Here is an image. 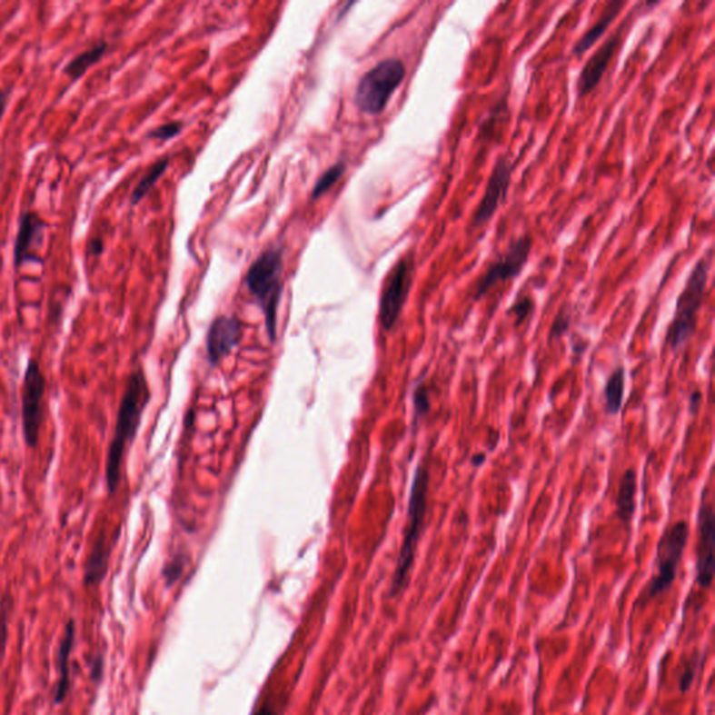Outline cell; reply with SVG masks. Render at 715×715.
<instances>
[{
    "label": "cell",
    "instance_id": "obj_1",
    "mask_svg": "<svg viewBox=\"0 0 715 715\" xmlns=\"http://www.w3.org/2000/svg\"><path fill=\"white\" fill-rule=\"evenodd\" d=\"M152 400V392L148 386L147 378L142 366L134 369L130 373L126 389L119 404L116 415L115 432L109 443L108 456H106L105 481L109 496L115 495L121 485L122 462L127 446L136 438L143 413L145 407Z\"/></svg>",
    "mask_w": 715,
    "mask_h": 715
},
{
    "label": "cell",
    "instance_id": "obj_2",
    "mask_svg": "<svg viewBox=\"0 0 715 715\" xmlns=\"http://www.w3.org/2000/svg\"><path fill=\"white\" fill-rule=\"evenodd\" d=\"M429 468L425 462H420L413 474L408 501V522L404 532L402 550L397 559L396 571L392 577V594H400L405 589L412 568L418 542L425 527L428 511Z\"/></svg>",
    "mask_w": 715,
    "mask_h": 715
},
{
    "label": "cell",
    "instance_id": "obj_3",
    "mask_svg": "<svg viewBox=\"0 0 715 715\" xmlns=\"http://www.w3.org/2000/svg\"><path fill=\"white\" fill-rule=\"evenodd\" d=\"M710 267H711V254L699 260L678 298L672 323L668 327L667 338H665V342L673 351H680L694 334L699 311L703 305L704 293H706Z\"/></svg>",
    "mask_w": 715,
    "mask_h": 715
},
{
    "label": "cell",
    "instance_id": "obj_4",
    "mask_svg": "<svg viewBox=\"0 0 715 715\" xmlns=\"http://www.w3.org/2000/svg\"><path fill=\"white\" fill-rule=\"evenodd\" d=\"M283 256L280 249H269L260 254L249 269L246 285L254 301L259 303L264 317L270 340H277V312L280 303Z\"/></svg>",
    "mask_w": 715,
    "mask_h": 715
},
{
    "label": "cell",
    "instance_id": "obj_5",
    "mask_svg": "<svg viewBox=\"0 0 715 715\" xmlns=\"http://www.w3.org/2000/svg\"><path fill=\"white\" fill-rule=\"evenodd\" d=\"M689 532L690 531L686 521L675 522L665 530L658 541L654 574L640 595V604H646L649 601L660 597L673 586L688 545Z\"/></svg>",
    "mask_w": 715,
    "mask_h": 715
},
{
    "label": "cell",
    "instance_id": "obj_6",
    "mask_svg": "<svg viewBox=\"0 0 715 715\" xmlns=\"http://www.w3.org/2000/svg\"><path fill=\"white\" fill-rule=\"evenodd\" d=\"M405 77V66L400 59L392 58L376 65L358 83L355 104L369 115H378L386 108L390 97Z\"/></svg>",
    "mask_w": 715,
    "mask_h": 715
},
{
    "label": "cell",
    "instance_id": "obj_7",
    "mask_svg": "<svg viewBox=\"0 0 715 715\" xmlns=\"http://www.w3.org/2000/svg\"><path fill=\"white\" fill-rule=\"evenodd\" d=\"M46 390L45 374L35 358H30L22 386V425L25 444L35 449L40 442L44 423V394Z\"/></svg>",
    "mask_w": 715,
    "mask_h": 715
},
{
    "label": "cell",
    "instance_id": "obj_8",
    "mask_svg": "<svg viewBox=\"0 0 715 715\" xmlns=\"http://www.w3.org/2000/svg\"><path fill=\"white\" fill-rule=\"evenodd\" d=\"M531 249V236L522 235L517 238L509 246V249L488 267L485 274L478 280L474 293L475 301L485 296L489 291L501 284V283H506V281L516 278L522 272L527 262H529Z\"/></svg>",
    "mask_w": 715,
    "mask_h": 715
},
{
    "label": "cell",
    "instance_id": "obj_9",
    "mask_svg": "<svg viewBox=\"0 0 715 715\" xmlns=\"http://www.w3.org/2000/svg\"><path fill=\"white\" fill-rule=\"evenodd\" d=\"M411 284H412V260L405 257L392 267L384 283L381 309H379V320L384 332H390L396 326L410 293Z\"/></svg>",
    "mask_w": 715,
    "mask_h": 715
},
{
    "label": "cell",
    "instance_id": "obj_10",
    "mask_svg": "<svg viewBox=\"0 0 715 715\" xmlns=\"http://www.w3.org/2000/svg\"><path fill=\"white\" fill-rule=\"evenodd\" d=\"M511 175H513V165L511 161L507 160V157L499 158L498 163L493 166L492 174L489 176L485 194L472 215V230L483 227L495 215L499 205L506 200L511 184Z\"/></svg>",
    "mask_w": 715,
    "mask_h": 715
},
{
    "label": "cell",
    "instance_id": "obj_11",
    "mask_svg": "<svg viewBox=\"0 0 715 715\" xmlns=\"http://www.w3.org/2000/svg\"><path fill=\"white\" fill-rule=\"evenodd\" d=\"M698 581L701 589H709L714 577L715 517L712 503L703 493L698 516Z\"/></svg>",
    "mask_w": 715,
    "mask_h": 715
},
{
    "label": "cell",
    "instance_id": "obj_12",
    "mask_svg": "<svg viewBox=\"0 0 715 715\" xmlns=\"http://www.w3.org/2000/svg\"><path fill=\"white\" fill-rule=\"evenodd\" d=\"M242 323L236 317L218 316L207 333V356L210 365L215 366L227 358L241 343Z\"/></svg>",
    "mask_w": 715,
    "mask_h": 715
},
{
    "label": "cell",
    "instance_id": "obj_13",
    "mask_svg": "<svg viewBox=\"0 0 715 715\" xmlns=\"http://www.w3.org/2000/svg\"><path fill=\"white\" fill-rule=\"evenodd\" d=\"M622 40V28H619L618 33L613 34L605 41L604 45L601 46L591 58L589 59L581 73H580L579 82H577V93L579 97H586L591 91L600 84L604 73L607 72L613 55L618 49L619 44Z\"/></svg>",
    "mask_w": 715,
    "mask_h": 715
},
{
    "label": "cell",
    "instance_id": "obj_14",
    "mask_svg": "<svg viewBox=\"0 0 715 715\" xmlns=\"http://www.w3.org/2000/svg\"><path fill=\"white\" fill-rule=\"evenodd\" d=\"M46 223L41 220L40 215L33 212H25L18 223L17 236L15 243V269L25 263H44L41 257L33 253L34 246L43 243V231Z\"/></svg>",
    "mask_w": 715,
    "mask_h": 715
},
{
    "label": "cell",
    "instance_id": "obj_15",
    "mask_svg": "<svg viewBox=\"0 0 715 715\" xmlns=\"http://www.w3.org/2000/svg\"><path fill=\"white\" fill-rule=\"evenodd\" d=\"M114 541H109L106 532H98L97 538L94 540L93 547L88 555L87 564H85L84 584L87 587H95L103 581L108 571L109 558H111Z\"/></svg>",
    "mask_w": 715,
    "mask_h": 715
},
{
    "label": "cell",
    "instance_id": "obj_16",
    "mask_svg": "<svg viewBox=\"0 0 715 715\" xmlns=\"http://www.w3.org/2000/svg\"><path fill=\"white\" fill-rule=\"evenodd\" d=\"M74 643V622L70 621L66 625L64 639L58 650L59 680L55 691V703H62L66 699L70 688V654Z\"/></svg>",
    "mask_w": 715,
    "mask_h": 715
},
{
    "label": "cell",
    "instance_id": "obj_17",
    "mask_svg": "<svg viewBox=\"0 0 715 715\" xmlns=\"http://www.w3.org/2000/svg\"><path fill=\"white\" fill-rule=\"evenodd\" d=\"M623 6H625V2H611V4H608L602 15L594 23V25L590 27L586 34L580 38L579 43L574 45L573 54L577 55V56L586 54L600 40L601 36L607 33L611 23L615 20L616 15H619Z\"/></svg>",
    "mask_w": 715,
    "mask_h": 715
},
{
    "label": "cell",
    "instance_id": "obj_18",
    "mask_svg": "<svg viewBox=\"0 0 715 715\" xmlns=\"http://www.w3.org/2000/svg\"><path fill=\"white\" fill-rule=\"evenodd\" d=\"M637 475L634 470H628L619 482L616 496V516L623 524H629L636 511Z\"/></svg>",
    "mask_w": 715,
    "mask_h": 715
},
{
    "label": "cell",
    "instance_id": "obj_19",
    "mask_svg": "<svg viewBox=\"0 0 715 715\" xmlns=\"http://www.w3.org/2000/svg\"><path fill=\"white\" fill-rule=\"evenodd\" d=\"M106 49H108V43H106V41H100V43L91 46L87 51L76 55V56L65 66V73H66L67 76H69L73 82H76L80 77L84 76L91 66L98 64V62L103 59Z\"/></svg>",
    "mask_w": 715,
    "mask_h": 715
},
{
    "label": "cell",
    "instance_id": "obj_20",
    "mask_svg": "<svg viewBox=\"0 0 715 715\" xmlns=\"http://www.w3.org/2000/svg\"><path fill=\"white\" fill-rule=\"evenodd\" d=\"M625 368L619 366L611 374L605 384V411L608 415H616L622 408L623 394H625Z\"/></svg>",
    "mask_w": 715,
    "mask_h": 715
},
{
    "label": "cell",
    "instance_id": "obj_21",
    "mask_svg": "<svg viewBox=\"0 0 715 715\" xmlns=\"http://www.w3.org/2000/svg\"><path fill=\"white\" fill-rule=\"evenodd\" d=\"M168 158H161V160H158L152 168L148 169L147 174L143 176L142 181L134 187V194H132V197H130L132 204H139V203L144 199L145 194L152 191V187L157 184L158 179L165 173L166 168H168Z\"/></svg>",
    "mask_w": 715,
    "mask_h": 715
},
{
    "label": "cell",
    "instance_id": "obj_22",
    "mask_svg": "<svg viewBox=\"0 0 715 715\" xmlns=\"http://www.w3.org/2000/svg\"><path fill=\"white\" fill-rule=\"evenodd\" d=\"M344 171V164H335L332 168L327 169L326 173L320 176L319 181L314 184L313 192H312V199H317V197L323 196L329 189L334 186L335 182L342 178Z\"/></svg>",
    "mask_w": 715,
    "mask_h": 715
},
{
    "label": "cell",
    "instance_id": "obj_23",
    "mask_svg": "<svg viewBox=\"0 0 715 715\" xmlns=\"http://www.w3.org/2000/svg\"><path fill=\"white\" fill-rule=\"evenodd\" d=\"M413 402V420L415 422H420L426 413L431 410V399H429V390L423 382H420L413 389L412 392Z\"/></svg>",
    "mask_w": 715,
    "mask_h": 715
},
{
    "label": "cell",
    "instance_id": "obj_24",
    "mask_svg": "<svg viewBox=\"0 0 715 715\" xmlns=\"http://www.w3.org/2000/svg\"><path fill=\"white\" fill-rule=\"evenodd\" d=\"M534 301L529 296H522L520 298L517 303H514L513 305L511 306L509 309V313L513 314L514 319H516V326H520V324L524 323L525 320L529 319L532 313H534Z\"/></svg>",
    "mask_w": 715,
    "mask_h": 715
},
{
    "label": "cell",
    "instance_id": "obj_25",
    "mask_svg": "<svg viewBox=\"0 0 715 715\" xmlns=\"http://www.w3.org/2000/svg\"><path fill=\"white\" fill-rule=\"evenodd\" d=\"M182 122H173V124H163V126H158L157 129L152 130L150 134H148V137L150 139H157V140H169L175 137L176 134H181Z\"/></svg>",
    "mask_w": 715,
    "mask_h": 715
},
{
    "label": "cell",
    "instance_id": "obj_26",
    "mask_svg": "<svg viewBox=\"0 0 715 715\" xmlns=\"http://www.w3.org/2000/svg\"><path fill=\"white\" fill-rule=\"evenodd\" d=\"M571 314L561 311V313L556 316L555 322H553L552 327H551V342H553L556 338L563 337V335L568 333L569 327H571Z\"/></svg>",
    "mask_w": 715,
    "mask_h": 715
},
{
    "label": "cell",
    "instance_id": "obj_27",
    "mask_svg": "<svg viewBox=\"0 0 715 715\" xmlns=\"http://www.w3.org/2000/svg\"><path fill=\"white\" fill-rule=\"evenodd\" d=\"M10 598H5L2 610H0V657L4 655L7 641V619H9Z\"/></svg>",
    "mask_w": 715,
    "mask_h": 715
},
{
    "label": "cell",
    "instance_id": "obj_28",
    "mask_svg": "<svg viewBox=\"0 0 715 715\" xmlns=\"http://www.w3.org/2000/svg\"><path fill=\"white\" fill-rule=\"evenodd\" d=\"M182 569H184V561H179V558H176L173 563H169L168 566H166L165 571H164V574H165L168 581H175V580L178 579L179 574L182 573Z\"/></svg>",
    "mask_w": 715,
    "mask_h": 715
},
{
    "label": "cell",
    "instance_id": "obj_29",
    "mask_svg": "<svg viewBox=\"0 0 715 715\" xmlns=\"http://www.w3.org/2000/svg\"><path fill=\"white\" fill-rule=\"evenodd\" d=\"M88 251H90L91 256H100L104 252L103 239L98 238V236L91 239L90 243H88Z\"/></svg>",
    "mask_w": 715,
    "mask_h": 715
},
{
    "label": "cell",
    "instance_id": "obj_30",
    "mask_svg": "<svg viewBox=\"0 0 715 715\" xmlns=\"http://www.w3.org/2000/svg\"><path fill=\"white\" fill-rule=\"evenodd\" d=\"M12 88H5V90H0V119L4 116L5 111H6L7 103H9L10 94H12Z\"/></svg>",
    "mask_w": 715,
    "mask_h": 715
},
{
    "label": "cell",
    "instance_id": "obj_31",
    "mask_svg": "<svg viewBox=\"0 0 715 715\" xmlns=\"http://www.w3.org/2000/svg\"><path fill=\"white\" fill-rule=\"evenodd\" d=\"M701 392H694L690 397V411L691 412H698L699 408H700L701 404Z\"/></svg>",
    "mask_w": 715,
    "mask_h": 715
},
{
    "label": "cell",
    "instance_id": "obj_32",
    "mask_svg": "<svg viewBox=\"0 0 715 715\" xmlns=\"http://www.w3.org/2000/svg\"><path fill=\"white\" fill-rule=\"evenodd\" d=\"M485 462L486 453H477L472 457V464L474 465V467H480V465H482Z\"/></svg>",
    "mask_w": 715,
    "mask_h": 715
},
{
    "label": "cell",
    "instance_id": "obj_33",
    "mask_svg": "<svg viewBox=\"0 0 715 715\" xmlns=\"http://www.w3.org/2000/svg\"><path fill=\"white\" fill-rule=\"evenodd\" d=\"M254 715H277V714H275V711L274 710L272 709V707L264 706L262 707V709H260L259 711L254 712Z\"/></svg>",
    "mask_w": 715,
    "mask_h": 715
}]
</instances>
